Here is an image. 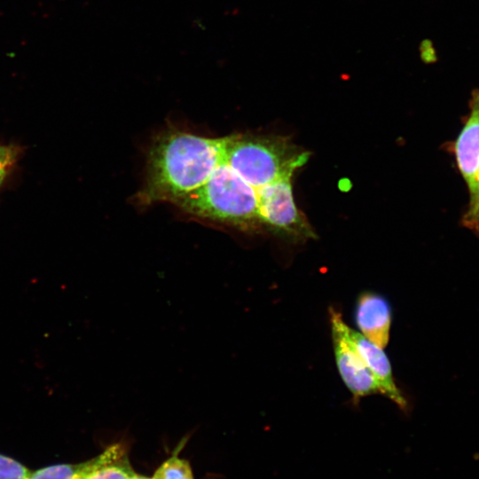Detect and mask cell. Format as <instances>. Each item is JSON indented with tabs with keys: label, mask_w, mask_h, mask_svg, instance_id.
Wrapping results in <instances>:
<instances>
[{
	"label": "cell",
	"mask_w": 479,
	"mask_h": 479,
	"mask_svg": "<svg viewBox=\"0 0 479 479\" xmlns=\"http://www.w3.org/2000/svg\"><path fill=\"white\" fill-rule=\"evenodd\" d=\"M231 139L183 131L160 137L151 148L142 199L176 203L201 187L224 160Z\"/></svg>",
	"instance_id": "6da1fadb"
},
{
	"label": "cell",
	"mask_w": 479,
	"mask_h": 479,
	"mask_svg": "<svg viewBox=\"0 0 479 479\" xmlns=\"http://www.w3.org/2000/svg\"><path fill=\"white\" fill-rule=\"evenodd\" d=\"M308 153L283 137L232 135L224 161L255 189L292 177Z\"/></svg>",
	"instance_id": "7a4b0ae2"
},
{
	"label": "cell",
	"mask_w": 479,
	"mask_h": 479,
	"mask_svg": "<svg viewBox=\"0 0 479 479\" xmlns=\"http://www.w3.org/2000/svg\"><path fill=\"white\" fill-rule=\"evenodd\" d=\"M176 204L191 215L216 221L244 224L257 220L256 189L239 176L224 160L205 185Z\"/></svg>",
	"instance_id": "3957f363"
},
{
	"label": "cell",
	"mask_w": 479,
	"mask_h": 479,
	"mask_svg": "<svg viewBox=\"0 0 479 479\" xmlns=\"http://www.w3.org/2000/svg\"><path fill=\"white\" fill-rule=\"evenodd\" d=\"M291 177L280 178L256 190L257 220L294 240L314 238L315 232L294 203Z\"/></svg>",
	"instance_id": "277c9868"
},
{
	"label": "cell",
	"mask_w": 479,
	"mask_h": 479,
	"mask_svg": "<svg viewBox=\"0 0 479 479\" xmlns=\"http://www.w3.org/2000/svg\"><path fill=\"white\" fill-rule=\"evenodd\" d=\"M329 315L336 367L354 401L357 403L366 396L381 394L377 381L341 327L342 314L331 308Z\"/></svg>",
	"instance_id": "5b68a950"
},
{
	"label": "cell",
	"mask_w": 479,
	"mask_h": 479,
	"mask_svg": "<svg viewBox=\"0 0 479 479\" xmlns=\"http://www.w3.org/2000/svg\"><path fill=\"white\" fill-rule=\"evenodd\" d=\"M458 169L467 187L469 201L461 222L467 219L479 202V90L472 92L469 114L453 144Z\"/></svg>",
	"instance_id": "8992f818"
},
{
	"label": "cell",
	"mask_w": 479,
	"mask_h": 479,
	"mask_svg": "<svg viewBox=\"0 0 479 479\" xmlns=\"http://www.w3.org/2000/svg\"><path fill=\"white\" fill-rule=\"evenodd\" d=\"M341 327L373 374L381 389L402 411H406L408 402L394 381L390 362L381 348L369 341L359 332L350 328L341 318Z\"/></svg>",
	"instance_id": "52a82bcc"
},
{
	"label": "cell",
	"mask_w": 479,
	"mask_h": 479,
	"mask_svg": "<svg viewBox=\"0 0 479 479\" xmlns=\"http://www.w3.org/2000/svg\"><path fill=\"white\" fill-rule=\"evenodd\" d=\"M354 319L359 333L365 338L381 349L387 346L392 311L384 296L373 291L361 293L356 302Z\"/></svg>",
	"instance_id": "ba28073f"
},
{
	"label": "cell",
	"mask_w": 479,
	"mask_h": 479,
	"mask_svg": "<svg viewBox=\"0 0 479 479\" xmlns=\"http://www.w3.org/2000/svg\"><path fill=\"white\" fill-rule=\"evenodd\" d=\"M107 448L95 458L76 464H58L32 471L28 479H85L107 457Z\"/></svg>",
	"instance_id": "9c48e42d"
},
{
	"label": "cell",
	"mask_w": 479,
	"mask_h": 479,
	"mask_svg": "<svg viewBox=\"0 0 479 479\" xmlns=\"http://www.w3.org/2000/svg\"><path fill=\"white\" fill-rule=\"evenodd\" d=\"M106 459L85 479H130L135 473L121 444L107 447Z\"/></svg>",
	"instance_id": "30bf717a"
},
{
	"label": "cell",
	"mask_w": 479,
	"mask_h": 479,
	"mask_svg": "<svg viewBox=\"0 0 479 479\" xmlns=\"http://www.w3.org/2000/svg\"><path fill=\"white\" fill-rule=\"evenodd\" d=\"M151 479H193V475L188 461L174 453L156 469Z\"/></svg>",
	"instance_id": "8fae6325"
},
{
	"label": "cell",
	"mask_w": 479,
	"mask_h": 479,
	"mask_svg": "<svg viewBox=\"0 0 479 479\" xmlns=\"http://www.w3.org/2000/svg\"><path fill=\"white\" fill-rule=\"evenodd\" d=\"M31 472L19 461L0 453V479H28Z\"/></svg>",
	"instance_id": "7c38bea8"
},
{
	"label": "cell",
	"mask_w": 479,
	"mask_h": 479,
	"mask_svg": "<svg viewBox=\"0 0 479 479\" xmlns=\"http://www.w3.org/2000/svg\"><path fill=\"white\" fill-rule=\"evenodd\" d=\"M19 150L14 146L0 145V179H4L8 170L15 163Z\"/></svg>",
	"instance_id": "4fadbf2b"
},
{
	"label": "cell",
	"mask_w": 479,
	"mask_h": 479,
	"mask_svg": "<svg viewBox=\"0 0 479 479\" xmlns=\"http://www.w3.org/2000/svg\"><path fill=\"white\" fill-rule=\"evenodd\" d=\"M420 59L427 64L434 63L437 60V54L432 41L423 40L419 47Z\"/></svg>",
	"instance_id": "5bb4252c"
},
{
	"label": "cell",
	"mask_w": 479,
	"mask_h": 479,
	"mask_svg": "<svg viewBox=\"0 0 479 479\" xmlns=\"http://www.w3.org/2000/svg\"><path fill=\"white\" fill-rule=\"evenodd\" d=\"M463 226L479 234V202L474 213L466 220L461 222Z\"/></svg>",
	"instance_id": "9a60e30c"
},
{
	"label": "cell",
	"mask_w": 479,
	"mask_h": 479,
	"mask_svg": "<svg viewBox=\"0 0 479 479\" xmlns=\"http://www.w3.org/2000/svg\"><path fill=\"white\" fill-rule=\"evenodd\" d=\"M130 479H151V478L134 473L133 475L130 477Z\"/></svg>",
	"instance_id": "2e32d148"
},
{
	"label": "cell",
	"mask_w": 479,
	"mask_h": 479,
	"mask_svg": "<svg viewBox=\"0 0 479 479\" xmlns=\"http://www.w3.org/2000/svg\"><path fill=\"white\" fill-rule=\"evenodd\" d=\"M3 180H4V179H0V185H1V184L3 183Z\"/></svg>",
	"instance_id": "e0dca14e"
}]
</instances>
